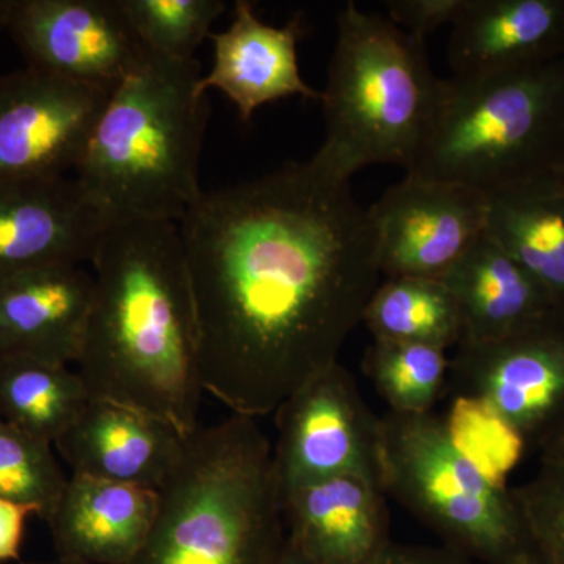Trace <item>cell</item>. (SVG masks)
I'll use <instances>...</instances> for the list:
<instances>
[{"label": "cell", "instance_id": "6da1fadb", "mask_svg": "<svg viewBox=\"0 0 564 564\" xmlns=\"http://www.w3.org/2000/svg\"><path fill=\"white\" fill-rule=\"evenodd\" d=\"M204 391L269 415L339 352L380 284L369 212L317 159L203 192L180 223Z\"/></svg>", "mask_w": 564, "mask_h": 564}, {"label": "cell", "instance_id": "7a4b0ae2", "mask_svg": "<svg viewBox=\"0 0 564 564\" xmlns=\"http://www.w3.org/2000/svg\"><path fill=\"white\" fill-rule=\"evenodd\" d=\"M91 265L95 288L76 362L91 399L159 415L185 436L195 432L206 391L180 225H111Z\"/></svg>", "mask_w": 564, "mask_h": 564}, {"label": "cell", "instance_id": "3957f363", "mask_svg": "<svg viewBox=\"0 0 564 564\" xmlns=\"http://www.w3.org/2000/svg\"><path fill=\"white\" fill-rule=\"evenodd\" d=\"M198 62L148 54L111 91L74 173L110 225L184 220L202 196L199 155L209 120Z\"/></svg>", "mask_w": 564, "mask_h": 564}, {"label": "cell", "instance_id": "277c9868", "mask_svg": "<svg viewBox=\"0 0 564 564\" xmlns=\"http://www.w3.org/2000/svg\"><path fill=\"white\" fill-rule=\"evenodd\" d=\"M284 543L273 447L256 419L232 414L185 436L131 564H273Z\"/></svg>", "mask_w": 564, "mask_h": 564}, {"label": "cell", "instance_id": "5b68a950", "mask_svg": "<svg viewBox=\"0 0 564 564\" xmlns=\"http://www.w3.org/2000/svg\"><path fill=\"white\" fill-rule=\"evenodd\" d=\"M445 79L426 41L355 2L337 17V40L322 93L326 139L314 158L337 176L375 163L413 169L443 102Z\"/></svg>", "mask_w": 564, "mask_h": 564}, {"label": "cell", "instance_id": "8992f818", "mask_svg": "<svg viewBox=\"0 0 564 564\" xmlns=\"http://www.w3.org/2000/svg\"><path fill=\"white\" fill-rule=\"evenodd\" d=\"M564 162V57L484 77L445 79L429 140L406 174L486 198L554 177Z\"/></svg>", "mask_w": 564, "mask_h": 564}, {"label": "cell", "instance_id": "52a82bcc", "mask_svg": "<svg viewBox=\"0 0 564 564\" xmlns=\"http://www.w3.org/2000/svg\"><path fill=\"white\" fill-rule=\"evenodd\" d=\"M380 462L384 494L445 547L485 564H508L529 551L511 489L478 466L436 415L380 417Z\"/></svg>", "mask_w": 564, "mask_h": 564}, {"label": "cell", "instance_id": "ba28073f", "mask_svg": "<svg viewBox=\"0 0 564 564\" xmlns=\"http://www.w3.org/2000/svg\"><path fill=\"white\" fill-rule=\"evenodd\" d=\"M447 389L540 451L564 426V313L505 339L458 345Z\"/></svg>", "mask_w": 564, "mask_h": 564}, {"label": "cell", "instance_id": "9c48e42d", "mask_svg": "<svg viewBox=\"0 0 564 564\" xmlns=\"http://www.w3.org/2000/svg\"><path fill=\"white\" fill-rule=\"evenodd\" d=\"M274 413L273 466L281 494L343 475L381 486L380 417L343 364L300 386Z\"/></svg>", "mask_w": 564, "mask_h": 564}, {"label": "cell", "instance_id": "30bf717a", "mask_svg": "<svg viewBox=\"0 0 564 564\" xmlns=\"http://www.w3.org/2000/svg\"><path fill=\"white\" fill-rule=\"evenodd\" d=\"M6 31L29 68L109 93L148 57L120 0H10Z\"/></svg>", "mask_w": 564, "mask_h": 564}, {"label": "cell", "instance_id": "8fae6325", "mask_svg": "<svg viewBox=\"0 0 564 564\" xmlns=\"http://www.w3.org/2000/svg\"><path fill=\"white\" fill-rule=\"evenodd\" d=\"M488 207L474 188L406 174L367 209L381 274L443 280L486 232Z\"/></svg>", "mask_w": 564, "mask_h": 564}, {"label": "cell", "instance_id": "7c38bea8", "mask_svg": "<svg viewBox=\"0 0 564 564\" xmlns=\"http://www.w3.org/2000/svg\"><path fill=\"white\" fill-rule=\"evenodd\" d=\"M110 95L29 66L0 76V177L76 173Z\"/></svg>", "mask_w": 564, "mask_h": 564}, {"label": "cell", "instance_id": "4fadbf2b", "mask_svg": "<svg viewBox=\"0 0 564 564\" xmlns=\"http://www.w3.org/2000/svg\"><path fill=\"white\" fill-rule=\"evenodd\" d=\"M109 226L74 176L0 177V281L51 263H91Z\"/></svg>", "mask_w": 564, "mask_h": 564}, {"label": "cell", "instance_id": "5bb4252c", "mask_svg": "<svg viewBox=\"0 0 564 564\" xmlns=\"http://www.w3.org/2000/svg\"><path fill=\"white\" fill-rule=\"evenodd\" d=\"M285 536L311 564H378L391 547L380 485L343 475L282 492Z\"/></svg>", "mask_w": 564, "mask_h": 564}, {"label": "cell", "instance_id": "9a60e30c", "mask_svg": "<svg viewBox=\"0 0 564 564\" xmlns=\"http://www.w3.org/2000/svg\"><path fill=\"white\" fill-rule=\"evenodd\" d=\"M184 441L185 434L159 415L91 399L54 447L73 474L159 491Z\"/></svg>", "mask_w": 564, "mask_h": 564}, {"label": "cell", "instance_id": "2e32d148", "mask_svg": "<svg viewBox=\"0 0 564 564\" xmlns=\"http://www.w3.org/2000/svg\"><path fill=\"white\" fill-rule=\"evenodd\" d=\"M93 288V273L70 262L51 263L0 281V358L25 356L76 364Z\"/></svg>", "mask_w": 564, "mask_h": 564}, {"label": "cell", "instance_id": "e0dca14e", "mask_svg": "<svg viewBox=\"0 0 564 564\" xmlns=\"http://www.w3.org/2000/svg\"><path fill=\"white\" fill-rule=\"evenodd\" d=\"M306 28L302 13L282 28L259 20L254 3L237 0L231 25L210 33L215 58L210 73L196 90H220L231 99L240 120L248 122L254 111L278 99L302 96L322 101V93L306 84L300 73L299 43Z\"/></svg>", "mask_w": 564, "mask_h": 564}, {"label": "cell", "instance_id": "ac0fdd59", "mask_svg": "<svg viewBox=\"0 0 564 564\" xmlns=\"http://www.w3.org/2000/svg\"><path fill=\"white\" fill-rule=\"evenodd\" d=\"M564 57V0H469L452 25L454 77L538 68Z\"/></svg>", "mask_w": 564, "mask_h": 564}, {"label": "cell", "instance_id": "d6986e66", "mask_svg": "<svg viewBox=\"0 0 564 564\" xmlns=\"http://www.w3.org/2000/svg\"><path fill=\"white\" fill-rule=\"evenodd\" d=\"M158 511V491L70 474L50 518L63 558L87 564H131Z\"/></svg>", "mask_w": 564, "mask_h": 564}, {"label": "cell", "instance_id": "ffe728a7", "mask_svg": "<svg viewBox=\"0 0 564 564\" xmlns=\"http://www.w3.org/2000/svg\"><path fill=\"white\" fill-rule=\"evenodd\" d=\"M443 281L462 315L458 345L505 339L558 311L540 282L486 232Z\"/></svg>", "mask_w": 564, "mask_h": 564}, {"label": "cell", "instance_id": "44dd1931", "mask_svg": "<svg viewBox=\"0 0 564 564\" xmlns=\"http://www.w3.org/2000/svg\"><path fill=\"white\" fill-rule=\"evenodd\" d=\"M486 234L564 313V188L555 177L488 198Z\"/></svg>", "mask_w": 564, "mask_h": 564}, {"label": "cell", "instance_id": "7402d4cb", "mask_svg": "<svg viewBox=\"0 0 564 564\" xmlns=\"http://www.w3.org/2000/svg\"><path fill=\"white\" fill-rule=\"evenodd\" d=\"M91 397L77 370L25 356L0 358V419L54 445Z\"/></svg>", "mask_w": 564, "mask_h": 564}, {"label": "cell", "instance_id": "603a6c76", "mask_svg": "<svg viewBox=\"0 0 564 564\" xmlns=\"http://www.w3.org/2000/svg\"><path fill=\"white\" fill-rule=\"evenodd\" d=\"M373 340L430 345L447 350L462 340V315L440 278H388L375 289L362 314Z\"/></svg>", "mask_w": 564, "mask_h": 564}, {"label": "cell", "instance_id": "cb8c5ba5", "mask_svg": "<svg viewBox=\"0 0 564 564\" xmlns=\"http://www.w3.org/2000/svg\"><path fill=\"white\" fill-rule=\"evenodd\" d=\"M362 367L389 411L429 414L447 388L451 361L430 345L373 340Z\"/></svg>", "mask_w": 564, "mask_h": 564}, {"label": "cell", "instance_id": "d4e9b609", "mask_svg": "<svg viewBox=\"0 0 564 564\" xmlns=\"http://www.w3.org/2000/svg\"><path fill=\"white\" fill-rule=\"evenodd\" d=\"M120 6L148 54L174 62L195 61L226 10L221 0H120Z\"/></svg>", "mask_w": 564, "mask_h": 564}, {"label": "cell", "instance_id": "484cf974", "mask_svg": "<svg viewBox=\"0 0 564 564\" xmlns=\"http://www.w3.org/2000/svg\"><path fill=\"white\" fill-rule=\"evenodd\" d=\"M66 481L54 445L0 419V499L32 508L46 521Z\"/></svg>", "mask_w": 564, "mask_h": 564}, {"label": "cell", "instance_id": "4316f807", "mask_svg": "<svg viewBox=\"0 0 564 564\" xmlns=\"http://www.w3.org/2000/svg\"><path fill=\"white\" fill-rule=\"evenodd\" d=\"M511 492L530 551L543 564H564V469L540 464L538 473Z\"/></svg>", "mask_w": 564, "mask_h": 564}, {"label": "cell", "instance_id": "83f0119b", "mask_svg": "<svg viewBox=\"0 0 564 564\" xmlns=\"http://www.w3.org/2000/svg\"><path fill=\"white\" fill-rule=\"evenodd\" d=\"M467 3L469 0H391L388 10L393 24L426 41L443 25H454Z\"/></svg>", "mask_w": 564, "mask_h": 564}, {"label": "cell", "instance_id": "f1b7e54d", "mask_svg": "<svg viewBox=\"0 0 564 564\" xmlns=\"http://www.w3.org/2000/svg\"><path fill=\"white\" fill-rule=\"evenodd\" d=\"M32 514V508L0 499V563L20 560L25 524Z\"/></svg>", "mask_w": 564, "mask_h": 564}, {"label": "cell", "instance_id": "f546056e", "mask_svg": "<svg viewBox=\"0 0 564 564\" xmlns=\"http://www.w3.org/2000/svg\"><path fill=\"white\" fill-rule=\"evenodd\" d=\"M378 564H474L458 552L448 547L430 545H406L392 543Z\"/></svg>", "mask_w": 564, "mask_h": 564}, {"label": "cell", "instance_id": "4dcf8cb0", "mask_svg": "<svg viewBox=\"0 0 564 564\" xmlns=\"http://www.w3.org/2000/svg\"><path fill=\"white\" fill-rule=\"evenodd\" d=\"M540 464L564 469V426L538 451Z\"/></svg>", "mask_w": 564, "mask_h": 564}, {"label": "cell", "instance_id": "1f68e13d", "mask_svg": "<svg viewBox=\"0 0 564 564\" xmlns=\"http://www.w3.org/2000/svg\"><path fill=\"white\" fill-rule=\"evenodd\" d=\"M273 564H311L299 551H296L295 545L288 540L285 536V543L282 545V551L280 556H278L276 562Z\"/></svg>", "mask_w": 564, "mask_h": 564}, {"label": "cell", "instance_id": "d6a6232c", "mask_svg": "<svg viewBox=\"0 0 564 564\" xmlns=\"http://www.w3.org/2000/svg\"><path fill=\"white\" fill-rule=\"evenodd\" d=\"M508 564H543L538 560V556L533 554L532 551L522 552L521 555L516 556V558L511 560Z\"/></svg>", "mask_w": 564, "mask_h": 564}, {"label": "cell", "instance_id": "836d02e7", "mask_svg": "<svg viewBox=\"0 0 564 564\" xmlns=\"http://www.w3.org/2000/svg\"><path fill=\"white\" fill-rule=\"evenodd\" d=\"M10 0H0V32L6 31L7 17H9Z\"/></svg>", "mask_w": 564, "mask_h": 564}, {"label": "cell", "instance_id": "e575fe53", "mask_svg": "<svg viewBox=\"0 0 564 564\" xmlns=\"http://www.w3.org/2000/svg\"><path fill=\"white\" fill-rule=\"evenodd\" d=\"M21 564H87L77 562V560H70V558H63V556H57V558L52 560V562H44V563H21Z\"/></svg>", "mask_w": 564, "mask_h": 564}, {"label": "cell", "instance_id": "d590c367", "mask_svg": "<svg viewBox=\"0 0 564 564\" xmlns=\"http://www.w3.org/2000/svg\"><path fill=\"white\" fill-rule=\"evenodd\" d=\"M554 177L555 181L564 188V162L558 166V170H556Z\"/></svg>", "mask_w": 564, "mask_h": 564}]
</instances>
